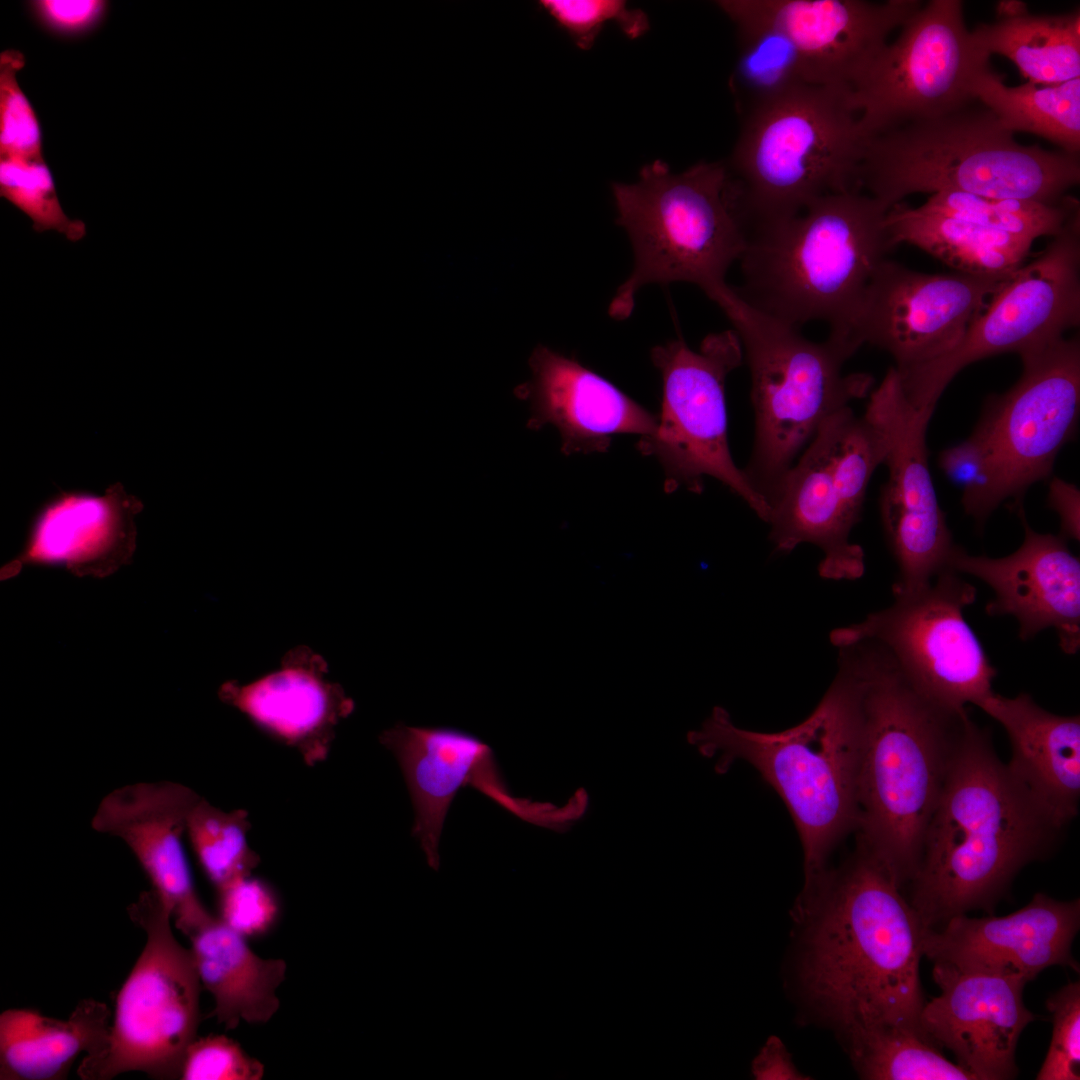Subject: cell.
<instances>
[{"label":"cell","mask_w":1080,"mask_h":1080,"mask_svg":"<svg viewBox=\"0 0 1080 1080\" xmlns=\"http://www.w3.org/2000/svg\"><path fill=\"white\" fill-rule=\"evenodd\" d=\"M888 208L861 190L824 196L797 215L756 229L740 258L738 293L793 327L823 321L855 339L867 289L892 244Z\"/></svg>","instance_id":"277c9868"},{"label":"cell","mask_w":1080,"mask_h":1080,"mask_svg":"<svg viewBox=\"0 0 1080 1080\" xmlns=\"http://www.w3.org/2000/svg\"><path fill=\"white\" fill-rule=\"evenodd\" d=\"M1020 379L989 403L972 437L991 471L989 516L1004 500L1018 501L1047 478L1060 449L1073 437L1080 410V342L1055 340L1020 355Z\"/></svg>","instance_id":"9a60e30c"},{"label":"cell","mask_w":1080,"mask_h":1080,"mask_svg":"<svg viewBox=\"0 0 1080 1080\" xmlns=\"http://www.w3.org/2000/svg\"><path fill=\"white\" fill-rule=\"evenodd\" d=\"M850 92L804 84L747 112L727 170L749 234L860 190L867 139Z\"/></svg>","instance_id":"9c48e42d"},{"label":"cell","mask_w":1080,"mask_h":1080,"mask_svg":"<svg viewBox=\"0 0 1080 1080\" xmlns=\"http://www.w3.org/2000/svg\"><path fill=\"white\" fill-rule=\"evenodd\" d=\"M988 55L1012 61L1030 83L1057 85L1080 76V12L1031 15L1027 12L981 24L971 31Z\"/></svg>","instance_id":"1f68e13d"},{"label":"cell","mask_w":1080,"mask_h":1080,"mask_svg":"<svg viewBox=\"0 0 1080 1080\" xmlns=\"http://www.w3.org/2000/svg\"><path fill=\"white\" fill-rule=\"evenodd\" d=\"M971 93L1011 133H1032L1079 154L1080 77L1057 85L1009 87L988 64L976 74Z\"/></svg>","instance_id":"d6a6232c"},{"label":"cell","mask_w":1080,"mask_h":1080,"mask_svg":"<svg viewBox=\"0 0 1080 1080\" xmlns=\"http://www.w3.org/2000/svg\"><path fill=\"white\" fill-rule=\"evenodd\" d=\"M1046 1007L1052 1018V1035L1037 1080L1080 1078V983L1070 982L1051 995Z\"/></svg>","instance_id":"60d3db41"},{"label":"cell","mask_w":1080,"mask_h":1080,"mask_svg":"<svg viewBox=\"0 0 1080 1080\" xmlns=\"http://www.w3.org/2000/svg\"><path fill=\"white\" fill-rule=\"evenodd\" d=\"M29 6L42 26L62 36L90 31L107 10V2L103 0H36L29 2Z\"/></svg>","instance_id":"ee69618b"},{"label":"cell","mask_w":1080,"mask_h":1080,"mask_svg":"<svg viewBox=\"0 0 1080 1080\" xmlns=\"http://www.w3.org/2000/svg\"><path fill=\"white\" fill-rule=\"evenodd\" d=\"M616 222L626 231L633 267L608 306L628 318L645 285L688 282L709 298L727 285L726 273L742 257L748 230L727 168L699 162L681 173L655 160L634 183H613Z\"/></svg>","instance_id":"ba28073f"},{"label":"cell","mask_w":1080,"mask_h":1080,"mask_svg":"<svg viewBox=\"0 0 1080 1080\" xmlns=\"http://www.w3.org/2000/svg\"><path fill=\"white\" fill-rule=\"evenodd\" d=\"M919 208L1032 242L1042 236L1055 237L1079 214V203L1071 197H1066L1058 204H1046L1032 200L987 198L953 191L932 194Z\"/></svg>","instance_id":"d590c367"},{"label":"cell","mask_w":1080,"mask_h":1080,"mask_svg":"<svg viewBox=\"0 0 1080 1080\" xmlns=\"http://www.w3.org/2000/svg\"><path fill=\"white\" fill-rule=\"evenodd\" d=\"M978 707L1007 733L1011 776L1058 827H1066L1079 810V715L1049 712L1027 693L1010 698L993 692Z\"/></svg>","instance_id":"484cf974"},{"label":"cell","mask_w":1080,"mask_h":1080,"mask_svg":"<svg viewBox=\"0 0 1080 1080\" xmlns=\"http://www.w3.org/2000/svg\"><path fill=\"white\" fill-rule=\"evenodd\" d=\"M539 6L581 50L592 48L608 23L617 24L631 39L649 29L648 16L621 0H542Z\"/></svg>","instance_id":"ab89813d"},{"label":"cell","mask_w":1080,"mask_h":1080,"mask_svg":"<svg viewBox=\"0 0 1080 1080\" xmlns=\"http://www.w3.org/2000/svg\"><path fill=\"white\" fill-rule=\"evenodd\" d=\"M940 994L925 1002L920 1025L975 1080H1008L1018 1074L1016 1047L1035 1020L1025 1006L1026 980L934 963Z\"/></svg>","instance_id":"44dd1931"},{"label":"cell","mask_w":1080,"mask_h":1080,"mask_svg":"<svg viewBox=\"0 0 1080 1080\" xmlns=\"http://www.w3.org/2000/svg\"><path fill=\"white\" fill-rule=\"evenodd\" d=\"M711 300L733 326L751 375L754 444L744 470L768 505L781 479L821 424L869 393L873 378L844 373L859 349L829 334L816 342L749 304L726 285Z\"/></svg>","instance_id":"52a82bcc"},{"label":"cell","mask_w":1080,"mask_h":1080,"mask_svg":"<svg viewBox=\"0 0 1080 1080\" xmlns=\"http://www.w3.org/2000/svg\"><path fill=\"white\" fill-rule=\"evenodd\" d=\"M191 952L201 985L213 996L214 1016L226 1029L241 1021L268 1022L280 1001L277 989L285 980L287 964L266 959L251 950L247 938L218 917H213L189 936Z\"/></svg>","instance_id":"f1b7e54d"},{"label":"cell","mask_w":1080,"mask_h":1080,"mask_svg":"<svg viewBox=\"0 0 1080 1080\" xmlns=\"http://www.w3.org/2000/svg\"><path fill=\"white\" fill-rule=\"evenodd\" d=\"M198 798L179 783H136L107 794L92 819L95 830L129 847L152 890L170 909L175 927L187 937L214 917L196 892L182 842Z\"/></svg>","instance_id":"cb8c5ba5"},{"label":"cell","mask_w":1080,"mask_h":1080,"mask_svg":"<svg viewBox=\"0 0 1080 1080\" xmlns=\"http://www.w3.org/2000/svg\"><path fill=\"white\" fill-rule=\"evenodd\" d=\"M25 66L22 52L0 54V159H42L41 130L36 113L17 75Z\"/></svg>","instance_id":"f35d334b"},{"label":"cell","mask_w":1080,"mask_h":1080,"mask_svg":"<svg viewBox=\"0 0 1080 1080\" xmlns=\"http://www.w3.org/2000/svg\"><path fill=\"white\" fill-rule=\"evenodd\" d=\"M135 506L120 488L103 497L61 495L38 515L25 559L75 571L116 567L132 551Z\"/></svg>","instance_id":"83f0119b"},{"label":"cell","mask_w":1080,"mask_h":1080,"mask_svg":"<svg viewBox=\"0 0 1080 1080\" xmlns=\"http://www.w3.org/2000/svg\"><path fill=\"white\" fill-rule=\"evenodd\" d=\"M0 196L23 212L36 232L56 231L74 242L86 235L85 223L64 212L44 158L0 159Z\"/></svg>","instance_id":"74e56055"},{"label":"cell","mask_w":1080,"mask_h":1080,"mask_svg":"<svg viewBox=\"0 0 1080 1080\" xmlns=\"http://www.w3.org/2000/svg\"><path fill=\"white\" fill-rule=\"evenodd\" d=\"M900 28L850 92L867 140L975 102L972 82L989 64L990 55L966 27L960 0H931Z\"/></svg>","instance_id":"5bb4252c"},{"label":"cell","mask_w":1080,"mask_h":1080,"mask_svg":"<svg viewBox=\"0 0 1080 1080\" xmlns=\"http://www.w3.org/2000/svg\"><path fill=\"white\" fill-rule=\"evenodd\" d=\"M837 650L831 685L796 726L772 733L751 731L716 708L693 736L708 751L750 764L782 798L803 848L801 894L820 882L830 853L857 825L859 680L848 651Z\"/></svg>","instance_id":"5b68a950"},{"label":"cell","mask_w":1080,"mask_h":1080,"mask_svg":"<svg viewBox=\"0 0 1080 1080\" xmlns=\"http://www.w3.org/2000/svg\"><path fill=\"white\" fill-rule=\"evenodd\" d=\"M752 1072L756 1079H806L794 1066L790 1054L777 1037H770L754 1059Z\"/></svg>","instance_id":"bcb514c9"},{"label":"cell","mask_w":1080,"mask_h":1080,"mask_svg":"<svg viewBox=\"0 0 1080 1080\" xmlns=\"http://www.w3.org/2000/svg\"><path fill=\"white\" fill-rule=\"evenodd\" d=\"M1080 927V900L1060 901L1036 893L1005 916L961 915L926 929L923 954L933 963L1032 981L1059 965L1079 970L1072 943Z\"/></svg>","instance_id":"603a6c76"},{"label":"cell","mask_w":1080,"mask_h":1080,"mask_svg":"<svg viewBox=\"0 0 1080 1080\" xmlns=\"http://www.w3.org/2000/svg\"><path fill=\"white\" fill-rule=\"evenodd\" d=\"M223 697L261 729L297 750L309 766L326 759L335 725L353 709L340 688L297 667L245 686H228Z\"/></svg>","instance_id":"4316f807"},{"label":"cell","mask_w":1080,"mask_h":1080,"mask_svg":"<svg viewBox=\"0 0 1080 1080\" xmlns=\"http://www.w3.org/2000/svg\"><path fill=\"white\" fill-rule=\"evenodd\" d=\"M248 813L224 811L199 796L186 820V834L207 878L217 891L250 876L260 857L249 846Z\"/></svg>","instance_id":"8d00e7d4"},{"label":"cell","mask_w":1080,"mask_h":1080,"mask_svg":"<svg viewBox=\"0 0 1080 1080\" xmlns=\"http://www.w3.org/2000/svg\"><path fill=\"white\" fill-rule=\"evenodd\" d=\"M806 924L800 979L842 1031L922 1030L920 960L926 928L890 873L857 845L839 869L800 895Z\"/></svg>","instance_id":"6da1fadb"},{"label":"cell","mask_w":1080,"mask_h":1080,"mask_svg":"<svg viewBox=\"0 0 1080 1080\" xmlns=\"http://www.w3.org/2000/svg\"><path fill=\"white\" fill-rule=\"evenodd\" d=\"M263 1064L225 1035L196 1038L185 1054L182 1080H259Z\"/></svg>","instance_id":"7bdbcfd3"},{"label":"cell","mask_w":1080,"mask_h":1080,"mask_svg":"<svg viewBox=\"0 0 1080 1080\" xmlns=\"http://www.w3.org/2000/svg\"><path fill=\"white\" fill-rule=\"evenodd\" d=\"M872 475L863 465L835 454L818 429L783 476L766 523L778 553L801 544L822 552L819 575L827 580H856L865 571L861 546L850 540L860 520Z\"/></svg>","instance_id":"ac0fdd59"},{"label":"cell","mask_w":1080,"mask_h":1080,"mask_svg":"<svg viewBox=\"0 0 1080 1080\" xmlns=\"http://www.w3.org/2000/svg\"><path fill=\"white\" fill-rule=\"evenodd\" d=\"M885 224L894 246L913 245L969 275L1009 276L1024 264L1033 243L903 202L888 209Z\"/></svg>","instance_id":"4dcf8cb0"},{"label":"cell","mask_w":1080,"mask_h":1080,"mask_svg":"<svg viewBox=\"0 0 1080 1080\" xmlns=\"http://www.w3.org/2000/svg\"><path fill=\"white\" fill-rule=\"evenodd\" d=\"M976 594L958 573L944 569L928 586L896 595L890 606L834 629L830 641L835 647L875 641L930 700L955 711L978 707L994 692L997 671L964 617Z\"/></svg>","instance_id":"4fadbf2b"},{"label":"cell","mask_w":1080,"mask_h":1080,"mask_svg":"<svg viewBox=\"0 0 1080 1080\" xmlns=\"http://www.w3.org/2000/svg\"><path fill=\"white\" fill-rule=\"evenodd\" d=\"M859 1075L870 1080H975L922 1030L882 1027L844 1036Z\"/></svg>","instance_id":"836d02e7"},{"label":"cell","mask_w":1080,"mask_h":1080,"mask_svg":"<svg viewBox=\"0 0 1080 1080\" xmlns=\"http://www.w3.org/2000/svg\"><path fill=\"white\" fill-rule=\"evenodd\" d=\"M975 102L869 138L860 190L888 209L914 193L943 191L1061 203L1079 184V154L1021 145Z\"/></svg>","instance_id":"8992f818"},{"label":"cell","mask_w":1080,"mask_h":1080,"mask_svg":"<svg viewBox=\"0 0 1080 1080\" xmlns=\"http://www.w3.org/2000/svg\"><path fill=\"white\" fill-rule=\"evenodd\" d=\"M842 646L860 691L857 845L903 889L970 718L921 694L877 642Z\"/></svg>","instance_id":"3957f363"},{"label":"cell","mask_w":1080,"mask_h":1080,"mask_svg":"<svg viewBox=\"0 0 1080 1080\" xmlns=\"http://www.w3.org/2000/svg\"><path fill=\"white\" fill-rule=\"evenodd\" d=\"M1011 275L927 274L886 259L867 289L855 339L889 353L898 373L934 361L961 342Z\"/></svg>","instance_id":"e0dca14e"},{"label":"cell","mask_w":1080,"mask_h":1080,"mask_svg":"<svg viewBox=\"0 0 1080 1080\" xmlns=\"http://www.w3.org/2000/svg\"><path fill=\"white\" fill-rule=\"evenodd\" d=\"M1058 827L1011 776L987 730L969 719L926 827L909 902L926 929L994 911L1014 877L1044 859Z\"/></svg>","instance_id":"7a4b0ae2"},{"label":"cell","mask_w":1080,"mask_h":1080,"mask_svg":"<svg viewBox=\"0 0 1080 1080\" xmlns=\"http://www.w3.org/2000/svg\"><path fill=\"white\" fill-rule=\"evenodd\" d=\"M740 51L731 87L749 112L794 89L810 84L792 41L767 26H740Z\"/></svg>","instance_id":"e575fe53"},{"label":"cell","mask_w":1080,"mask_h":1080,"mask_svg":"<svg viewBox=\"0 0 1080 1080\" xmlns=\"http://www.w3.org/2000/svg\"><path fill=\"white\" fill-rule=\"evenodd\" d=\"M111 1012L92 998L81 1000L66 1020L31 1009L0 1015V1079H65L76 1058L99 1056L107 1046Z\"/></svg>","instance_id":"f546056e"},{"label":"cell","mask_w":1080,"mask_h":1080,"mask_svg":"<svg viewBox=\"0 0 1080 1080\" xmlns=\"http://www.w3.org/2000/svg\"><path fill=\"white\" fill-rule=\"evenodd\" d=\"M651 360L662 378L661 412L637 448L661 464L665 490L700 493L703 479L712 477L766 523L769 505L736 466L728 443L725 382L743 361L735 331L711 333L697 350L682 338L668 341L651 350Z\"/></svg>","instance_id":"8fae6325"},{"label":"cell","mask_w":1080,"mask_h":1080,"mask_svg":"<svg viewBox=\"0 0 1080 1080\" xmlns=\"http://www.w3.org/2000/svg\"><path fill=\"white\" fill-rule=\"evenodd\" d=\"M1074 216L1031 262L989 299L961 342L934 361L898 373L915 407L934 411L952 379L968 365L1003 353L1041 348L1080 323V221Z\"/></svg>","instance_id":"7c38bea8"},{"label":"cell","mask_w":1080,"mask_h":1080,"mask_svg":"<svg viewBox=\"0 0 1080 1080\" xmlns=\"http://www.w3.org/2000/svg\"><path fill=\"white\" fill-rule=\"evenodd\" d=\"M864 414L885 441L888 479L880 496V514L898 567L892 593L908 594L928 586L947 569L955 546L928 467L926 432L933 412L908 401L891 367L870 393Z\"/></svg>","instance_id":"2e32d148"},{"label":"cell","mask_w":1080,"mask_h":1080,"mask_svg":"<svg viewBox=\"0 0 1080 1080\" xmlns=\"http://www.w3.org/2000/svg\"><path fill=\"white\" fill-rule=\"evenodd\" d=\"M217 893L218 918L245 938L264 935L277 923L279 900L266 882L250 875Z\"/></svg>","instance_id":"b9f144b4"},{"label":"cell","mask_w":1080,"mask_h":1080,"mask_svg":"<svg viewBox=\"0 0 1080 1080\" xmlns=\"http://www.w3.org/2000/svg\"><path fill=\"white\" fill-rule=\"evenodd\" d=\"M736 27L767 26L796 47L808 83L850 91L921 6L916 0H723Z\"/></svg>","instance_id":"d6986e66"},{"label":"cell","mask_w":1080,"mask_h":1080,"mask_svg":"<svg viewBox=\"0 0 1080 1080\" xmlns=\"http://www.w3.org/2000/svg\"><path fill=\"white\" fill-rule=\"evenodd\" d=\"M145 945L116 1000L106 1049L84 1057L83 1080H109L140 1071L180 1079L185 1054L197 1038L201 982L190 948L175 937L170 909L151 889L128 907Z\"/></svg>","instance_id":"30bf717a"},{"label":"cell","mask_w":1080,"mask_h":1080,"mask_svg":"<svg viewBox=\"0 0 1080 1080\" xmlns=\"http://www.w3.org/2000/svg\"><path fill=\"white\" fill-rule=\"evenodd\" d=\"M1017 511L1025 536L1016 551L992 558L971 555L955 545L947 569L987 584L994 597L986 604V613L1014 617L1021 640L1054 628L1060 648L1073 655L1080 648L1079 558L1071 553L1065 538L1034 531L1020 505Z\"/></svg>","instance_id":"7402d4cb"},{"label":"cell","mask_w":1080,"mask_h":1080,"mask_svg":"<svg viewBox=\"0 0 1080 1080\" xmlns=\"http://www.w3.org/2000/svg\"><path fill=\"white\" fill-rule=\"evenodd\" d=\"M396 757L414 810L413 835L427 865H441L440 839L450 805L464 787L484 794L508 811L540 824L545 808L514 798L508 791L491 748L481 739L450 727L397 724L380 736Z\"/></svg>","instance_id":"ffe728a7"},{"label":"cell","mask_w":1080,"mask_h":1080,"mask_svg":"<svg viewBox=\"0 0 1080 1080\" xmlns=\"http://www.w3.org/2000/svg\"><path fill=\"white\" fill-rule=\"evenodd\" d=\"M998 12L1002 17H1012L1026 13V6L1019 1H1002L998 4Z\"/></svg>","instance_id":"7dc6e473"},{"label":"cell","mask_w":1080,"mask_h":1080,"mask_svg":"<svg viewBox=\"0 0 1080 1080\" xmlns=\"http://www.w3.org/2000/svg\"><path fill=\"white\" fill-rule=\"evenodd\" d=\"M1047 502L1049 507L1059 515L1061 536L1078 541L1080 538L1079 489L1055 477L1049 484Z\"/></svg>","instance_id":"f6af8a7d"},{"label":"cell","mask_w":1080,"mask_h":1080,"mask_svg":"<svg viewBox=\"0 0 1080 1080\" xmlns=\"http://www.w3.org/2000/svg\"><path fill=\"white\" fill-rule=\"evenodd\" d=\"M529 364L531 380L516 389L531 404L528 426H555L566 455L606 451L613 435L655 431L657 416L577 360L539 345Z\"/></svg>","instance_id":"d4e9b609"}]
</instances>
